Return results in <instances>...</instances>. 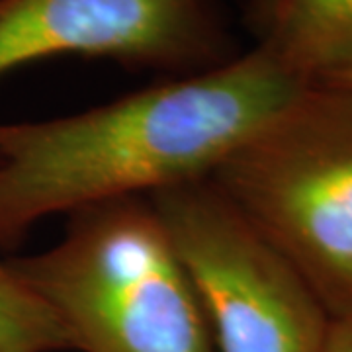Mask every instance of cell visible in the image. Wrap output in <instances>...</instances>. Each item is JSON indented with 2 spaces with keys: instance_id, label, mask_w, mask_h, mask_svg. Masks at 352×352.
I'll use <instances>...</instances> for the list:
<instances>
[{
  "instance_id": "cell-8",
  "label": "cell",
  "mask_w": 352,
  "mask_h": 352,
  "mask_svg": "<svg viewBox=\"0 0 352 352\" xmlns=\"http://www.w3.org/2000/svg\"><path fill=\"white\" fill-rule=\"evenodd\" d=\"M319 352H352V314L331 319Z\"/></svg>"
},
{
  "instance_id": "cell-6",
  "label": "cell",
  "mask_w": 352,
  "mask_h": 352,
  "mask_svg": "<svg viewBox=\"0 0 352 352\" xmlns=\"http://www.w3.org/2000/svg\"><path fill=\"white\" fill-rule=\"evenodd\" d=\"M261 24V47L307 82L352 61V0H263Z\"/></svg>"
},
{
  "instance_id": "cell-3",
  "label": "cell",
  "mask_w": 352,
  "mask_h": 352,
  "mask_svg": "<svg viewBox=\"0 0 352 352\" xmlns=\"http://www.w3.org/2000/svg\"><path fill=\"white\" fill-rule=\"evenodd\" d=\"M210 180L331 319L352 314V92L307 85Z\"/></svg>"
},
{
  "instance_id": "cell-5",
  "label": "cell",
  "mask_w": 352,
  "mask_h": 352,
  "mask_svg": "<svg viewBox=\"0 0 352 352\" xmlns=\"http://www.w3.org/2000/svg\"><path fill=\"white\" fill-rule=\"evenodd\" d=\"M214 47L204 0H0V76L57 55L176 69Z\"/></svg>"
},
{
  "instance_id": "cell-4",
  "label": "cell",
  "mask_w": 352,
  "mask_h": 352,
  "mask_svg": "<svg viewBox=\"0 0 352 352\" xmlns=\"http://www.w3.org/2000/svg\"><path fill=\"white\" fill-rule=\"evenodd\" d=\"M215 352H319L331 317L298 270L210 178L153 194Z\"/></svg>"
},
{
  "instance_id": "cell-9",
  "label": "cell",
  "mask_w": 352,
  "mask_h": 352,
  "mask_svg": "<svg viewBox=\"0 0 352 352\" xmlns=\"http://www.w3.org/2000/svg\"><path fill=\"white\" fill-rule=\"evenodd\" d=\"M321 85H329V87L340 88V90H346V92H352V61H349L346 65L339 67L337 71L329 73L327 76H323L321 80H317Z\"/></svg>"
},
{
  "instance_id": "cell-1",
  "label": "cell",
  "mask_w": 352,
  "mask_h": 352,
  "mask_svg": "<svg viewBox=\"0 0 352 352\" xmlns=\"http://www.w3.org/2000/svg\"><path fill=\"white\" fill-rule=\"evenodd\" d=\"M307 85L258 45L85 112L0 124V249L53 215L210 178Z\"/></svg>"
},
{
  "instance_id": "cell-2",
  "label": "cell",
  "mask_w": 352,
  "mask_h": 352,
  "mask_svg": "<svg viewBox=\"0 0 352 352\" xmlns=\"http://www.w3.org/2000/svg\"><path fill=\"white\" fill-rule=\"evenodd\" d=\"M80 352H215L198 296L149 198L69 215L63 237L8 261Z\"/></svg>"
},
{
  "instance_id": "cell-7",
  "label": "cell",
  "mask_w": 352,
  "mask_h": 352,
  "mask_svg": "<svg viewBox=\"0 0 352 352\" xmlns=\"http://www.w3.org/2000/svg\"><path fill=\"white\" fill-rule=\"evenodd\" d=\"M71 342L50 307L0 261V352H59Z\"/></svg>"
}]
</instances>
